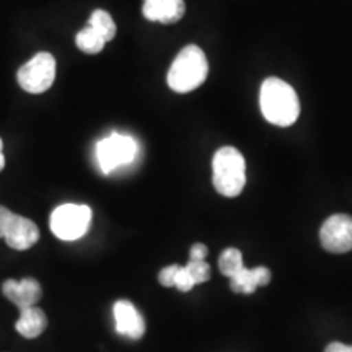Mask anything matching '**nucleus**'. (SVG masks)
Returning a JSON list of instances; mask_svg holds the SVG:
<instances>
[{
    "label": "nucleus",
    "mask_w": 352,
    "mask_h": 352,
    "mask_svg": "<svg viewBox=\"0 0 352 352\" xmlns=\"http://www.w3.org/2000/svg\"><path fill=\"white\" fill-rule=\"evenodd\" d=\"M3 239H6L10 248L23 252V250L32 248L39 240V230L33 220L12 214L6 227V232H3Z\"/></svg>",
    "instance_id": "6e6552de"
},
{
    "label": "nucleus",
    "mask_w": 352,
    "mask_h": 352,
    "mask_svg": "<svg viewBox=\"0 0 352 352\" xmlns=\"http://www.w3.org/2000/svg\"><path fill=\"white\" fill-rule=\"evenodd\" d=\"M195 283H192V279L189 277V274L184 270V266H179L178 271H176V276H175V284L173 287H176L178 290H182V292H189V290H192L195 287Z\"/></svg>",
    "instance_id": "a211bd4d"
},
{
    "label": "nucleus",
    "mask_w": 352,
    "mask_h": 352,
    "mask_svg": "<svg viewBox=\"0 0 352 352\" xmlns=\"http://www.w3.org/2000/svg\"><path fill=\"white\" fill-rule=\"evenodd\" d=\"M208 253H209L208 246L202 245V243H196V245H192L191 252H189V259H206Z\"/></svg>",
    "instance_id": "aec40b11"
},
{
    "label": "nucleus",
    "mask_w": 352,
    "mask_h": 352,
    "mask_svg": "<svg viewBox=\"0 0 352 352\" xmlns=\"http://www.w3.org/2000/svg\"><path fill=\"white\" fill-rule=\"evenodd\" d=\"M19 85L28 94H44L56 78V59L50 52H38L32 60L23 64L16 74Z\"/></svg>",
    "instance_id": "423d86ee"
},
{
    "label": "nucleus",
    "mask_w": 352,
    "mask_h": 352,
    "mask_svg": "<svg viewBox=\"0 0 352 352\" xmlns=\"http://www.w3.org/2000/svg\"><path fill=\"white\" fill-rule=\"evenodd\" d=\"M2 292L8 300L15 303L20 310L23 308L33 307L39 298H41V285L36 279L32 277H26L21 280H13L8 279L2 285Z\"/></svg>",
    "instance_id": "9d476101"
},
{
    "label": "nucleus",
    "mask_w": 352,
    "mask_h": 352,
    "mask_svg": "<svg viewBox=\"0 0 352 352\" xmlns=\"http://www.w3.org/2000/svg\"><path fill=\"white\" fill-rule=\"evenodd\" d=\"M138 155V142L129 135L114 134L101 139L96 145V160L103 173H111L122 165L134 162Z\"/></svg>",
    "instance_id": "39448f33"
},
{
    "label": "nucleus",
    "mask_w": 352,
    "mask_h": 352,
    "mask_svg": "<svg viewBox=\"0 0 352 352\" xmlns=\"http://www.w3.org/2000/svg\"><path fill=\"white\" fill-rule=\"evenodd\" d=\"M10 210H8L7 208H3V206H0V239L3 236V232H6V227L8 223V220H10L12 217Z\"/></svg>",
    "instance_id": "412c9836"
},
{
    "label": "nucleus",
    "mask_w": 352,
    "mask_h": 352,
    "mask_svg": "<svg viewBox=\"0 0 352 352\" xmlns=\"http://www.w3.org/2000/svg\"><path fill=\"white\" fill-rule=\"evenodd\" d=\"M184 270H186L195 284L206 283L210 277V267L209 264L206 263V259H189L186 266H184Z\"/></svg>",
    "instance_id": "f3484780"
},
{
    "label": "nucleus",
    "mask_w": 352,
    "mask_h": 352,
    "mask_svg": "<svg viewBox=\"0 0 352 352\" xmlns=\"http://www.w3.org/2000/svg\"><path fill=\"white\" fill-rule=\"evenodd\" d=\"M212 183L219 195L236 197L246 184V164L235 147H222L212 160Z\"/></svg>",
    "instance_id": "7ed1b4c3"
},
{
    "label": "nucleus",
    "mask_w": 352,
    "mask_h": 352,
    "mask_svg": "<svg viewBox=\"0 0 352 352\" xmlns=\"http://www.w3.org/2000/svg\"><path fill=\"white\" fill-rule=\"evenodd\" d=\"M271 283V271L266 266L253 270L241 267L235 276L230 277V287L236 294H253L258 287H264Z\"/></svg>",
    "instance_id": "f8f14e48"
},
{
    "label": "nucleus",
    "mask_w": 352,
    "mask_h": 352,
    "mask_svg": "<svg viewBox=\"0 0 352 352\" xmlns=\"http://www.w3.org/2000/svg\"><path fill=\"white\" fill-rule=\"evenodd\" d=\"M178 264H171V266H166L164 270L160 271V274H158V280H160L162 285H165V287H173L175 284V276H176V271H178Z\"/></svg>",
    "instance_id": "6ab92c4d"
},
{
    "label": "nucleus",
    "mask_w": 352,
    "mask_h": 352,
    "mask_svg": "<svg viewBox=\"0 0 352 352\" xmlns=\"http://www.w3.org/2000/svg\"><path fill=\"white\" fill-rule=\"evenodd\" d=\"M259 107L266 121L280 127L292 126L300 114V101L296 90L277 77H270L263 82Z\"/></svg>",
    "instance_id": "f257e3e1"
},
{
    "label": "nucleus",
    "mask_w": 352,
    "mask_h": 352,
    "mask_svg": "<svg viewBox=\"0 0 352 352\" xmlns=\"http://www.w3.org/2000/svg\"><path fill=\"white\" fill-rule=\"evenodd\" d=\"M47 327V318L44 311L38 307H28L20 310V318L16 321V331L23 338L33 340L38 338Z\"/></svg>",
    "instance_id": "ddd939ff"
},
{
    "label": "nucleus",
    "mask_w": 352,
    "mask_h": 352,
    "mask_svg": "<svg viewBox=\"0 0 352 352\" xmlns=\"http://www.w3.org/2000/svg\"><path fill=\"white\" fill-rule=\"evenodd\" d=\"M186 6L183 0H144L142 13L148 21L157 23H176L183 19Z\"/></svg>",
    "instance_id": "9b49d317"
},
{
    "label": "nucleus",
    "mask_w": 352,
    "mask_h": 352,
    "mask_svg": "<svg viewBox=\"0 0 352 352\" xmlns=\"http://www.w3.org/2000/svg\"><path fill=\"white\" fill-rule=\"evenodd\" d=\"M2 148H3V142H2V139H0V171H2L3 166H6V157H3Z\"/></svg>",
    "instance_id": "5701e85b"
},
{
    "label": "nucleus",
    "mask_w": 352,
    "mask_h": 352,
    "mask_svg": "<svg viewBox=\"0 0 352 352\" xmlns=\"http://www.w3.org/2000/svg\"><path fill=\"white\" fill-rule=\"evenodd\" d=\"M76 44L78 50L87 52V54H98L100 51H103L107 41H104L95 30H91L90 26L87 25L82 32L77 33Z\"/></svg>",
    "instance_id": "2eb2a0df"
},
{
    "label": "nucleus",
    "mask_w": 352,
    "mask_h": 352,
    "mask_svg": "<svg viewBox=\"0 0 352 352\" xmlns=\"http://www.w3.org/2000/svg\"><path fill=\"white\" fill-rule=\"evenodd\" d=\"M321 246L329 253H347L352 250V217L334 214L324 220L320 230Z\"/></svg>",
    "instance_id": "0eeeda50"
},
{
    "label": "nucleus",
    "mask_w": 352,
    "mask_h": 352,
    "mask_svg": "<svg viewBox=\"0 0 352 352\" xmlns=\"http://www.w3.org/2000/svg\"><path fill=\"white\" fill-rule=\"evenodd\" d=\"M243 266V254H241L240 250L227 248L226 252H222V254H220L219 270L223 276H227L228 279L235 276Z\"/></svg>",
    "instance_id": "dca6fc26"
},
{
    "label": "nucleus",
    "mask_w": 352,
    "mask_h": 352,
    "mask_svg": "<svg viewBox=\"0 0 352 352\" xmlns=\"http://www.w3.org/2000/svg\"><path fill=\"white\" fill-rule=\"evenodd\" d=\"M324 352H352V346H346V344H342V342L334 341V342H331V344L327 346Z\"/></svg>",
    "instance_id": "4be33fe9"
},
{
    "label": "nucleus",
    "mask_w": 352,
    "mask_h": 352,
    "mask_svg": "<svg viewBox=\"0 0 352 352\" xmlns=\"http://www.w3.org/2000/svg\"><path fill=\"white\" fill-rule=\"evenodd\" d=\"M116 331L131 340H140L145 333V321L129 300H118L113 307Z\"/></svg>",
    "instance_id": "1a4fd4ad"
},
{
    "label": "nucleus",
    "mask_w": 352,
    "mask_h": 352,
    "mask_svg": "<svg viewBox=\"0 0 352 352\" xmlns=\"http://www.w3.org/2000/svg\"><path fill=\"white\" fill-rule=\"evenodd\" d=\"M88 26L91 30H95L96 33L100 34L104 41H111L116 34V25H114V20L111 19L108 12L104 10H95L91 13L90 20H88Z\"/></svg>",
    "instance_id": "4468645a"
},
{
    "label": "nucleus",
    "mask_w": 352,
    "mask_h": 352,
    "mask_svg": "<svg viewBox=\"0 0 352 352\" xmlns=\"http://www.w3.org/2000/svg\"><path fill=\"white\" fill-rule=\"evenodd\" d=\"M91 223V209L83 204H63L51 214L50 226L57 239L74 241L82 239Z\"/></svg>",
    "instance_id": "20e7f679"
},
{
    "label": "nucleus",
    "mask_w": 352,
    "mask_h": 352,
    "mask_svg": "<svg viewBox=\"0 0 352 352\" xmlns=\"http://www.w3.org/2000/svg\"><path fill=\"white\" fill-rule=\"evenodd\" d=\"M208 72L209 64L204 51L199 46L189 44L176 56L166 76V82L171 90L178 94H189L204 83Z\"/></svg>",
    "instance_id": "f03ea898"
}]
</instances>
